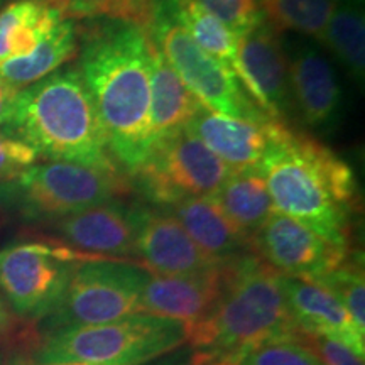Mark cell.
Returning <instances> with one entry per match:
<instances>
[{
  "label": "cell",
  "instance_id": "obj_2",
  "mask_svg": "<svg viewBox=\"0 0 365 365\" xmlns=\"http://www.w3.org/2000/svg\"><path fill=\"white\" fill-rule=\"evenodd\" d=\"M257 170L277 212L350 249L360 207L359 181L339 154L307 132L282 124Z\"/></svg>",
  "mask_w": 365,
  "mask_h": 365
},
{
  "label": "cell",
  "instance_id": "obj_20",
  "mask_svg": "<svg viewBox=\"0 0 365 365\" xmlns=\"http://www.w3.org/2000/svg\"><path fill=\"white\" fill-rule=\"evenodd\" d=\"M196 95L186 86L156 43L150 44V127L153 140L185 129L193 118L205 110Z\"/></svg>",
  "mask_w": 365,
  "mask_h": 365
},
{
  "label": "cell",
  "instance_id": "obj_21",
  "mask_svg": "<svg viewBox=\"0 0 365 365\" xmlns=\"http://www.w3.org/2000/svg\"><path fill=\"white\" fill-rule=\"evenodd\" d=\"M78 26L76 21L63 19L41 41L29 56L12 58L0 65V78L16 90H22L46 78L78 54Z\"/></svg>",
  "mask_w": 365,
  "mask_h": 365
},
{
  "label": "cell",
  "instance_id": "obj_19",
  "mask_svg": "<svg viewBox=\"0 0 365 365\" xmlns=\"http://www.w3.org/2000/svg\"><path fill=\"white\" fill-rule=\"evenodd\" d=\"M181 223L191 240L217 262H227L250 249L245 235L212 198H190L168 208Z\"/></svg>",
  "mask_w": 365,
  "mask_h": 365
},
{
  "label": "cell",
  "instance_id": "obj_23",
  "mask_svg": "<svg viewBox=\"0 0 365 365\" xmlns=\"http://www.w3.org/2000/svg\"><path fill=\"white\" fill-rule=\"evenodd\" d=\"M63 21L43 0H14L0 11V65L24 58Z\"/></svg>",
  "mask_w": 365,
  "mask_h": 365
},
{
  "label": "cell",
  "instance_id": "obj_9",
  "mask_svg": "<svg viewBox=\"0 0 365 365\" xmlns=\"http://www.w3.org/2000/svg\"><path fill=\"white\" fill-rule=\"evenodd\" d=\"M186 86L212 112L234 118L269 117L252 102L235 73L200 49L164 0L149 33Z\"/></svg>",
  "mask_w": 365,
  "mask_h": 365
},
{
  "label": "cell",
  "instance_id": "obj_39",
  "mask_svg": "<svg viewBox=\"0 0 365 365\" xmlns=\"http://www.w3.org/2000/svg\"><path fill=\"white\" fill-rule=\"evenodd\" d=\"M27 362H29V359L26 357H14L11 360V365H27Z\"/></svg>",
  "mask_w": 365,
  "mask_h": 365
},
{
  "label": "cell",
  "instance_id": "obj_18",
  "mask_svg": "<svg viewBox=\"0 0 365 365\" xmlns=\"http://www.w3.org/2000/svg\"><path fill=\"white\" fill-rule=\"evenodd\" d=\"M284 299L301 335L323 336L350 349L357 357L365 355V336L355 328L340 301L318 282L281 274Z\"/></svg>",
  "mask_w": 365,
  "mask_h": 365
},
{
  "label": "cell",
  "instance_id": "obj_4",
  "mask_svg": "<svg viewBox=\"0 0 365 365\" xmlns=\"http://www.w3.org/2000/svg\"><path fill=\"white\" fill-rule=\"evenodd\" d=\"M4 130L49 161L120 171L108 150L93 98L76 68L54 71L19 90Z\"/></svg>",
  "mask_w": 365,
  "mask_h": 365
},
{
  "label": "cell",
  "instance_id": "obj_38",
  "mask_svg": "<svg viewBox=\"0 0 365 365\" xmlns=\"http://www.w3.org/2000/svg\"><path fill=\"white\" fill-rule=\"evenodd\" d=\"M27 365H90V364H80V362H63V364H36L33 360H29Z\"/></svg>",
  "mask_w": 365,
  "mask_h": 365
},
{
  "label": "cell",
  "instance_id": "obj_35",
  "mask_svg": "<svg viewBox=\"0 0 365 365\" xmlns=\"http://www.w3.org/2000/svg\"><path fill=\"white\" fill-rule=\"evenodd\" d=\"M17 322H19V319L14 317V314L11 313V309L7 308L6 301H4L2 296H0V335L11 330V328L16 325Z\"/></svg>",
  "mask_w": 365,
  "mask_h": 365
},
{
  "label": "cell",
  "instance_id": "obj_15",
  "mask_svg": "<svg viewBox=\"0 0 365 365\" xmlns=\"http://www.w3.org/2000/svg\"><path fill=\"white\" fill-rule=\"evenodd\" d=\"M282 124H286L282 118H234L205 108L186 125V130L227 166L239 171L262 163Z\"/></svg>",
  "mask_w": 365,
  "mask_h": 365
},
{
  "label": "cell",
  "instance_id": "obj_32",
  "mask_svg": "<svg viewBox=\"0 0 365 365\" xmlns=\"http://www.w3.org/2000/svg\"><path fill=\"white\" fill-rule=\"evenodd\" d=\"M298 339L317 355L322 365H364V359L355 355L352 350L335 340L323 339V336L298 335Z\"/></svg>",
  "mask_w": 365,
  "mask_h": 365
},
{
  "label": "cell",
  "instance_id": "obj_40",
  "mask_svg": "<svg viewBox=\"0 0 365 365\" xmlns=\"http://www.w3.org/2000/svg\"><path fill=\"white\" fill-rule=\"evenodd\" d=\"M336 4H354V6H362L364 0H335Z\"/></svg>",
  "mask_w": 365,
  "mask_h": 365
},
{
  "label": "cell",
  "instance_id": "obj_25",
  "mask_svg": "<svg viewBox=\"0 0 365 365\" xmlns=\"http://www.w3.org/2000/svg\"><path fill=\"white\" fill-rule=\"evenodd\" d=\"M322 43L349 70L355 80L365 78V17L362 6L336 4Z\"/></svg>",
  "mask_w": 365,
  "mask_h": 365
},
{
  "label": "cell",
  "instance_id": "obj_24",
  "mask_svg": "<svg viewBox=\"0 0 365 365\" xmlns=\"http://www.w3.org/2000/svg\"><path fill=\"white\" fill-rule=\"evenodd\" d=\"M173 17L185 27L200 49L228 70L239 73V36L196 0H166Z\"/></svg>",
  "mask_w": 365,
  "mask_h": 365
},
{
  "label": "cell",
  "instance_id": "obj_26",
  "mask_svg": "<svg viewBox=\"0 0 365 365\" xmlns=\"http://www.w3.org/2000/svg\"><path fill=\"white\" fill-rule=\"evenodd\" d=\"M264 19L277 33L293 31L322 43L335 0H259Z\"/></svg>",
  "mask_w": 365,
  "mask_h": 365
},
{
  "label": "cell",
  "instance_id": "obj_36",
  "mask_svg": "<svg viewBox=\"0 0 365 365\" xmlns=\"http://www.w3.org/2000/svg\"><path fill=\"white\" fill-rule=\"evenodd\" d=\"M159 360H161V359H159ZM145 365H186V364H180V362H178V359H171V360H161V362L154 360V364L149 362Z\"/></svg>",
  "mask_w": 365,
  "mask_h": 365
},
{
  "label": "cell",
  "instance_id": "obj_42",
  "mask_svg": "<svg viewBox=\"0 0 365 365\" xmlns=\"http://www.w3.org/2000/svg\"><path fill=\"white\" fill-rule=\"evenodd\" d=\"M186 365H188V364H186Z\"/></svg>",
  "mask_w": 365,
  "mask_h": 365
},
{
  "label": "cell",
  "instance_id": "obj_41",
  "mask_svg": "<svg viewBox=\"0 0 365 365\" xmlns=\"http://www.w3.org/2000/svg\"><path fill=\"white\" fill-rule=\"evenodd\" d=\"M2 2H4V0H0V6H2Z\"/></svg>",
  "mask_w": 365,
  "mask_h": 365
},
{
  "label": "cell",
  "instance_id": "obj_5",
  "mask_svg": "<svg viewBox=\"0 0 365 365\" xmlns=\"http://www.w3.org/2000/svg\"><path fill=\"white\" fill-rule=\"evenodd\" d=\"M124 171H102L73 163L33 164L0 185V208L26 223L49 225L130 193Z\"/></svg>",
  "mask_w": 365,
  "mask_h": 365
},
{
  "label": "cell",
  "instance_id": "obj_3",
  "mask_svg": "<svg viewBox=\"0 0 365 365\" xmlns=\"http://www.w3.org/2000/svg\"><path fill=\"white\" fill-rule=\"evenodd\" d=\"M299 335L281 274L247 252L225 262V281L207 318L186 328L188 365H240L259 346Z\"/></svg>",
  "mask_w": 365,
  "mask_h": 365
},
{
  "label": "cell",
  "instance_id": "obj_27",
  "mask_svg": "<svg viewBox=\"0 0 365 365\" xmlns=\"http://www.w3.org/2000/svg\"><path fill=\"white\" fill-rule=\"evenodd\" d=\"M312 281L318 282L340 301L355 328L365 336V279L357 254H352L341 266Z\"/></svg>",
  "mask_w": 365,
  "mask_h": 365
},
{
  "label": "cell",
  "instance_id": "obj_16",
  "mask_svg": "<svg viewBox=\"0 0 365 365\" xmlns=\"http://www.w3.org/2000/svg\"><path fill=\"white\" fill-rule=\"evenodd\" d=\"M225 262L186 276L149 274L139 301V313L171 318L190 328L208 317L220 298Z\"/></svg>",
  "mask_w": 365,
  "mask_h": 365
},
{
  "label": "cell",
  "instance_id": "obj_17",
  "mask_svg": "<svg viewBox=\"0 0 365 365\" xmlns=\"http://www.w3.org/2000/svg\"><path fill=\"white\" fill-rule=\"evenodd\" d=\"M291 100L303 122L313 129H330L341 112V88L330 61L317 46L298 44L286 49Z\"/></svg>",
  "mask_w": 365,
  "mask_h": 365
},
{
  "label": "cell",
  "instance_id": "obj_8",
  "mask_svg": "<svg viewBox=\"0 0 365 365\" xmlns=\"http://www.w3.org/2000/svg\"><path fill=\"white\" fill-rule=\"evenodd\" d=\"M148 269L120 259H80L58 307L46 317V330L103 325L139 313Z\"/></svg>",
  "mask_w": 365,
  "mask_h": 365
},
{
  "label": "cell",
  "instance_id": "obj_37",
  "mask_svg": "<svg viewBox=\"0 0 365 365\" xmlns=\"http://www.w3.org/2000/svg\"><path fill=\"white\" fill-rule=\"evenodd\" d=\"M14 357H9V355L4 352L2 349H0V365H11V360Z\"/></svg>",
  "mask_w": 365,
  "mask_h": 365
},
{
  "label": "cell",
  "instance_id": "obj_10",
  "mask_svg": "<svg viewBox=\"0 0 365 365\" xmlns=\"http://www.w3.org/2000/svg\"><path fill=\"white\" fill-rule=\"evenodd\" d=\"M83 254L43 242L16 244L0 254V289L19 318L39 322L65 294Z\"/></svg>",
  "mask_w": 365,
  "mask_h": 365
},
{
  "label": "cell",
  "instance_id": "obj_28",
  "mask_svg": "<svg viewBox=\"0 0 365 365\" xmlns=\"http://www.w3.org/2000/svg\"><path fill=\"white\" fill-rule=\"evenodd\" d=\"M163 4L164 0H102L95 11V17L125 22L149 34Z\"/></svg>",
  "mask_w": 365,
  "mask_h": 365
},
{
  "label": "cell",
  "instance_id": "obj_12",
  "mask_svg": "<svg viewBox=\"0 0 365 365\" xmlns=\"http://www.w3.org/2000/svg\"><path fill=\"white\" fill-rule=\"evenodd\" d=\"M135 257L158 276H186L218 266L186 234L170 210L135 202Z\"/></svg>",
  "mask_w": 365,
  "mask_h": 365
},
{
  "label": "cell",
  "instance_id": "obj_31",
  "mask_svg": "<svg viewBox=\"0 0 365 365\" xmlns=\"http://www.w3.org/2000/svg\"><path fill=\"white\" fill-rule=\"evenodd\" d=\"M39 156L26 143L0 129V185L33 166Z\"/></svg>",
  "mask_w": 365,
  "mask_h": 365
},
{
  "label": "cell",
  "instance_id": "obj_14",
  "mask_svg": "<svg viewBox=\"0 0 365 365\" xmlns=\"http://www.w3.org/2000/svg\"><path fill=\"white\" fill-rule=\"evenodd\" d=\"M46 227L75 252L120 261L135 257V202L112 200Z\"/></svg>",
  "mask_w": 365,
  "mask_h": 365
},
{
  "label": "cell",
  "instance_id": "obj_30",
  "mask_svg": "<svg viewBox=\"0 0 365 365\" xmlns=\"http://www.w3.org/2000/svg\"><path fill=\"white\" fill-rule=\"evenodd\" d=\"M240 365H322L317 355L296 339H286L262 345L250 352Z\"/></svg>",
  "mask_w": 365,
  "mask_h": 365
},
{
  "label": "cell",
  "instance_id": "obj_6",
  "mask_svg": "<svg viewBox=\"0 0 365 365\" xmlns=\"http://www.w3.org/2000/svg\"><path fill=\"white\" fill-rule=\"evenodd\" d=\"M186 344L181 322L135 313L103 325L49 331L36 352V364L145 365Z\"/></svg>",
  "mask_w": 365,
  "mask_h": 365
},
{
  "label": "cell",
  "instance_id": "obj_29",
  "mask_svg": "<svg viewBox=\"0 0 365 365\" xmlns=\"http://www.w3.org/2000/svg\"><path fill=\"white\" fill-rule=\"evenodd\" d=\"M203 9L239 36L247 34L264 19L259 0H196Z\"/></svg>",
  "mask_w": 365,
  "mask_h": 365
},
{
  "label": "cell",
  "instance_id": "obj_7",
  "mask_svg": "<svg viewBox=\"0 0 365 365\" xmlns=\"http://www.w3.org/2000/svg\"><path fill=\"white\" fill-rule=\"evenodd\" d=\"M232 171L185 127L156 137L129 178L144 203L168 210L182 200L212 198Z\"/></svg>",
  "mask_w": 365,
  "mask_h": 365
},
{
  "label": "cell",
  "instance_id": "obj_34",
  "mask_svg": "<svg viewBox=\"0 0 365 365\" xmlns=\"http://www.w3.org/2000/svg\"><path fill=\"white\" fill-rule=\"evenodd\" d=\"M19 90H16L7 81L0 78V125H6L11 115L14 100H16Z\"/></svg>",
  "mask_w": 365,
  "mask_h": 365
},
{
  "label": "cell",
  "instance_id": "obj_1",
  "mask_svg": "<svg viewBox=\"0 0 365 365\" xmlns=\"http://www.w3.org/2000/svg\"><path fill=\"white\" fill-rule=\"evenodd\" d=\"M78 29L80 71L117 166L134 175L153 144L150 44L135 26L95 17Z\"/></svg>",
  "mask_w": 365,
  "mask_h": 365
},
{
  "label": "cell",
  "instance_id": "obj_33",
  "mask_svg": "<svg viewBox=\"0 0 365 365\" xmlns=\"http://www.w3.org/2000/svg\"><path fill=\"white\" fill-rule=\"evenodd\" d=\"M43 2L61 14L63 19L85 21L93 19L95 11L102 0H43Z\"/></svg>",
  "mask_w": 365,
  "mask_h": 365
},
{
  "label": "cell",
  "instance_id": "obj_22",
  "mask_svg": "<svg viewBox=\"0 0 365 365\" xmlns=\"http://www.w3.org/2000/svg\"><path fill=\"white\" fill-rule=\"evenodd\" d=\"M212 200L249 237L276 212L266 180L257 168L232 171Z\"/></svg>",
  "mask_w": 365,
  "mask_h": 365
},
{
  "label": "cell",
  "instance_id": "obj_13",
  "mask_svg": "<svg viewBox=\"0 0 365 365\" xmlns=\"http://www.w3.org/2000/svg\"><path fill=\"white\" fill-rule=\"evenodd\" d=\"M237 80L266 115L282 118L289 107V78L281 36L262 21L239 38Z\"/></svg>",
  "mask_w": 365,
  "mask_h": 365
},
{
  "label": "cell",
  "instance_id": "obj_11",
  "mask_svg": "<svg viewBox=\"0 0 365 365\" xmlns=\"http://www.w3.org/2000/svg\"><path fill=\"white\" fill-rule=\"evenodd\" d=\"M250 249L282 276L303 279H314L333 271L354 254L352 249L331 244L277 210L250 237Z\"/></svg>",
  "mask_w": 365,
  "mask_h": 365
}]
</instances>
